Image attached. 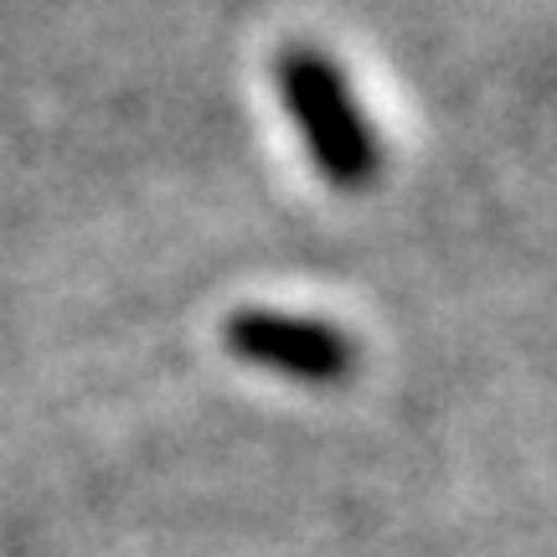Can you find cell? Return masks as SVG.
<instances>
[{"instance_id": "6da1fadb", "label": "cell", "mask_w": 557, "mask_h": 557, "mask_svg": "<svg viewBox=\"0 0 557 557\" xmlns=\"http://www.w3.org/2000/svg\"><path fill=\"white\" fill-rule=\"evenodd\" d=\"M274 88L325 186L367 191L382 176V139L336 58H325L320 47H284L274 58Z\"/></svg>"}, {"instance_id": "7a4b0ae2", "label": "cell", "mask_w": 557, "mask_h": 557, "mask_svg": "<svg viewBox=\"0 0 557 557\" xmlns=\"http://www.w3.org/2000/svg\"><path fill=\"white\" fill-rule=\"evenodd\" d=\"M222 346L227 357L263 367L274 377L305 382V387H341L357 372V341L341 325L295 310H269V305H243L222 320Z\"/></svg>"}]
</instances>
